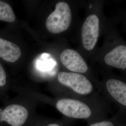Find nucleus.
<instances>
[{
    "mask_svg": "<svg viewBox=\"0 0 126 126\" xmlns=\"http://www.w3.org/2000/svg\"><path fill=\"white\" fill-rule=\"evenodd\" d=\"M54 107L63 115L71 119L84 120L88 125L108 118L106 109L98 105H92L81 99L62 98L57 99Z\"/></svg>",
    "mask_w": 126,
    "mask_h": 126,
    "instance_id": "f257e3e1",
    "label": "nucleus"
},
{
    "mask_svg": "<svg viewBox=\"0 0 126 126\" xmlns=\"http://www.w3.org/2000/svg\"><path fill=\"white\" fill-rule=\"evenodd\" d=\"M36 114L32 108L20 104H11L3 109L0 108V124L27 126Z\"/></svg>",
    "mask_w": 126,
    "mask_h": 126,
    "instance_id": "f03ea898",
    "label": "nucleus"
},
{
    "mask_svg": "<svg viewBox=\"0 0 126 126\" xmlns=\"http://www.w3.org/2000/svg\"><path fill=\"white\" fill-rule=\"evenodd\" d=\"M72 15L70 7L65 2H59L54 11L50 14L46 21V27L53 34H59L66 31L72 22Z\"/></svg>",
    "mask_w": 126,
    "mask_h": 126,
    "instance_id": "7ed1b4c3",
    "label": "nucleus"
},
{
    "mask_svg": "<svg viewBox=\"0 0 126 126\" xmlns=\"http://www.w3.org/2000/svg\"><path fill=\"white\" fill-rule=\"evenodd\" d=\"M58 80L61 85L79 95H88L94 91V86L91 82L80 73L60 72L58 75Z\"/></svg>",
    "mask_w": 126,
    "mask_h": 126,
    "instance_id": "20e7f679",
    "label": "nucleus"
},
{
    "mask_svg": "<svg viewBox=\"0 0 126 126\" xmlns=\"http://www.w3.org/2000/svg\"><path fill=\"white\" fill-rule=\"evenodd\" d=\"M99 21L98 16L90 15L83 24L81 31L82 42L84 48L87 50L94 48L99 36Z\"/></svg>",
    "mask_w": 126,
    "mask_h": 126,
    "instance_id": "39448f33",
    "label": "nucleus"
},
{
    "mask_svg": "<svg viewBox=\"0 0 126 126\" xmlns=\"http://www.w3.org/2000/svg\"><path fill=\"white\" fill-rule=\"evenodd\" d=\"M105 88L108 94L119 105V111L126 113V83L119 79H111L106 82Z\"/></svg>",
    "mask_w": 126,
    "mask_h": 126,
    "instance_id": "423d86ee",
    "label": "nucleus"
},
{
    "mask_svg": "<svg viewBox=\"0 0 126 126\" xmlns=\"http://www.w3.org/2000/svg\"><path fill=\"white\" fill-rule=\"evenodd\" d=\"M60 59L63 65L73 72L85 73L88 70L86 61L75 50L66 49L63 50L60 55Z\"/></svg>",
    "mask_w": 126,
    "mask_h": 126,
    "instance_id": "0eeeda50",
    "label": "nucleus"
},
{
    "mask_svg": "<svg viewBox=\"0 0 126 126\" xmlns=\"http://www.w3.org/2000/svg\"><path fill=\"white\" fill-rule=\"evenodd\" d=\"M104 61L108 65L118 69L126 68V47L118 45L106 55Z\"/></svg>",
    "mask_w": 126,
    "mask_h": 126,
    "instance_id": "6e6552de",
    "label": "nucleus"
},
{
    "mask_svg": "<svg viewBox=\"0 0 126 126\" xmlns=\"http://www.w3.org/2000/svg\"><path fill=\"white\" fill-rule=\"evenodd\" d=\"M21 50L18 45L0 38V58L8 62L13 63L21 56Z\"/></svg>",
    "mask_w": 126,
    "mask_h": 126,
    "instance_id": "1a4fd4ad",
    "label": "nucleus"
},
{
    "mask_svg": "<svg viewBox=\"0 0 126 126\" xmlns=\"http://www.w3.org/2000/svg\"><path fill=\"white\" fill-rule=\"evenodd\" d=\"M72 121L64 117L57 119L36 114L27 126H72Z\"/></svg>",
    "mask_w": 126,
    "mask_h": 126,
    "instance_id": "9d476101",
    "label": "nucleus"
},
{
    "mask_svg": "<svg viewBox=\"0 0 126 126\" xmlns=\"http://www.w3.org/2000/svg\"><path fill=\"white\" fill-rule=\"evenodd\" d=\"M87 126H126V113L118 111L110 118L93 123Z\"/></svg>",
    "mask_w": 126,
    "mask_h": 126,
    "instance_id": "9b49d317",
    "label": "nucleus"
},
{
    "mask_svg": "<svg viewBox=\"0 0 126 126\" xmlns=\"http://www.w3.org/2000/svg\"><path fill=\"white\" fill-rule=\"evenodd\" d=\"M16 20V16L11 6L6 2L0 1V20L12 23Z\"/></svg>",
    "mask_w": 126,
    "mask_h": 126,
    "instance_id": "f8f14e48",
    "label": "nucleus"
},
{
    "mask_svg": "<svg viewBox=\"0 0 126 126\" xmlns=\"http://www.w3.org/2000/svg\"><path fill=\"white\" fill-rule=\"evenodd\" d=\"M7 76L4 70L0 63V87H3L6 84Z\"/></svg>",
    "mask_w": 126,
    "mask_h": 126,
    "instance_id": "ddd939ff",
    "label": "nucleus"
},
{
    "mask_svg": "<svg viewBox=\"0 0 126 126\" xmlns=\"http://www.w3.org/2000/svg\"><path fill=\"white\" fill-rule=\"evenodd\" d=\"M0 126H3V125H1V124H0Z\"/></svg>",
    "mask_w": 126,
    "mask_h": 126,
    "instance_id": "4468645a",
    "label": "nucleus"
}]
</instances>
